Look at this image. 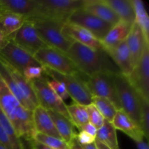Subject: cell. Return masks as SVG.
Wrapping results in <instances>:
<instances>
[{"instance_id": "cell-1", "label": "cell", "mask_w": 149, "mask_h": 149, "mask_svg": "<svg viewBox=\"0 0 149 149\" xmlns=\"http://www.w3.org/2000/svg\"><path fill=\"white\" fill-rule=\"evenodd\" d=\"M0 109L13 125L17 136L27 149L31 145L36 132L33 120V111L26 109L13 95L0 77Z\"/></svg>"}, {"instance_id": "cell-2", "label": "cell", "mask_w": 149, "mask_h": 149, "mask_svg": "<svg viewBox=\"0 0 149 149\" xmlns=\"http://www.w3.org/2000/svg\"><path fill=\"white\" fill-rule=\"evenodd\" d=\"M66 55L86 77L99 73L120 74L119 68L104 49L95 50L74 42Z\"/></svg>"}, {"instance_id": "cell-3", "label": "cell", "mask_w": 149, "mask_h": 149, "mask_svg": "<svg viewBox=\"0 0 149 149\" xmlns=\"http://www.w3.org/2000/svg\"><path fill=\"white\" fill-rule=\"evenodd\" d=\"M0 77L13 95L26 109L33 111L39 106L36 94L30 82L23 74L0 57Z\"/></svg>"}, {"instance_id": "cell-4", "label": "cell", "mask_w": 149, "mask_h": 149, "mask_svg": "<svg viewBox=\"0 0 149 149\" xmlns=\"http://www.w3.org/2000/svg\"><path fill=\"white\" fill-rule=\"evenodd\" d=\"M26 20L33 23L39 37L47 46L67 53L74 42L63 33L62 29L65 23L43 17H31Z\"/></svg>"}, {"instance_id": "cell-5", "label": "cell", "mask_w": 149, "mask_h": 149, "mask_svg": "<svg viewBox=\"0 0 149 149\" xmlns=\"http://www.w3.org/2000/svg\"><path fill=\"white\" fill-rule=\"evenodd\" d=\"M115 85L121 109L140 127L141 106L144 99L131 85L127 78L121 73L115 77Z\"/></svg>"}, {"instance_id": "cell-6", "label": "cell", "mask_w": 149, "mask_h": 149, "mask_svg": "<svg viewBox=\"0 0 149 149\" xmlns=\"http://www.w3.org/2000/svg\"><path fill=\"white\" fill-rule=\"evenodd\" d=\"M34 57L42 66L50 68L56 72L81 77L84 80L86 78V76L78 69L68 55L58 49L47 47L39 49Z\"/></svg>"}, {"instance_id": "cell-7", "label": "cell", "mask_w": 149, "mask_h": 149, "mask_svg": "<svg viewBox=\"0 0 149 149\" xmlns=\"http://www.w3.org/2000/svg\"><path fill=\"white\" fill-rule=\"evenodd\" d=\"M83 1L84 0H37V10L31 17H43L67 23L71 13L82 7Z\"/></svg>"}, {"instance_id": "cell-8", "label": "cell", "mask_w": 149, "mask_h": 149, "mask_svg": "<svg viewBox=\"0 0 149 149\" xmlns=\"http://www.w3.org/2000/svg\"><path fill=\"white\" fill-rule=\"evenodd\" d=\"M112 73H99L84 79L86 87L93 97H100L110 100L117 110H122Z\"/></svg>"}, {"instance_id": "cell-9", "label": "cell", "mask_w": 149, "mask_h": 149, "mask_svg": "<svg viewBox=\"0 0 149 149\" xmlns=\"http://www.w3.org/2000/svg\"><path fill=\"white\" fill-rule=\"evenodd\" d=\"M43 68L44 74L50 77V79L61 81L65 86L68 95L75 103L84 106L93 103V96L87 90L82 78L61 74L45 66H43Z\"/></svg>"}, {"instance_id": "cell-10", "label": "cell", "mask_w": 149, "mask_h": 149, "mask_svg": "<svg viewBox=\"0 0 149 149\" xmlns=\"http://www.w3.org/2000/svg\"><path fill=\"white\" fill-rule=\"evenodd\" d=\"M37 98L39 106L47 111H53L70 119L66 105L49 87L47 79L42 77L31 81ZM71 120V119H70Z\"/></svg>"}, {"instance_id": "cell-11", "label": "cell", "mask_w": 149, "mask_h": 149, "mask_svg": "<svg viewBox=\"0 0 149 149\" xmlns=\"http://www.w3.org/2000/svg\"><path fill=\"white\" fill-rule=\"evenodd\" d=\"M67 23L80 26L93 33L97 39L101 41L112 28L110 23L101 20L94 15L80 8L71 13Z\"/></svg>"}, {"instance_id": "cell-12", "label": "cell", "mask_w": 149, "mask_h": 149, "mask_svg": "<svg viewBox=\"0 0 149 149\" xmlns=\"http://www.w3.org/2000/svg\"><path fill=\"white\" fill-rule=\"evenodd\" d=\"M126 77L141 97L149 101V45L145 48L132 72Z\"/></svg>"}, {"instance_id": "cell-13", "label": "cell", "mask_w": 149, "mask_h": 149, "mask_svg": "<svg viewBox=\"0 0 149 149\" xmlns=\"http://www.w3.org/2000/svg\"><path fill=\"white\" fill-rule=\"evenodd\" d=\"M0 57L15 68L23 73L29 66H42L31 55L10 40L3 49H0Z\"/></svg>"}, {"instance_id": "cell-14", "label": "cell", "mask_w": 149, "mask_h": 149, "mask_svg": "<svg viewBox=\"0 0 149 149\" xmlns=\"http://www.w3.org/2000/svg\"><path fill=\"white\" fill-rule=\"evenodd\" d=\"M10 40L33 55L39 49L47 47L39 37L33 23L29 20H26Z\"/></svg>"}, {"instance_id": "cell-15", "label": "cell", "mask_w": 149, "mask_h": 149, "mask_svg": "<svg viewBox=\"0 0 149 149\" xmlns=\"http://www.w3.org/2000/svg\"><path fill=\"white\" fill-rule=\"evenodd\" d=\"M65 36L73 42H78L95 50L104 49L101 42L89 31L71 23H65L62 29Z\"/></svg>"}, {"instance_id": "cell-16", "label": "cell", "mask_w": 149, "mask_h": 149, "mask_svg": "<svg viewBox=\"0 0 149 149\" xmlns=\"http://www.w3.org/2000/svg\"><path fill=\"white\" fill-rule=\"evenodd\" d=\"M125 41L130 53L132 65L135 66L139 61L145 48L149 45V42L146 40L143 32L135 22L132 25Z\"/></svg>"}, {"instance_id": "cell-17", "label": "cell", "mask_w": 149, "mask_h": 149, "mask_svg": "<svg viewBox=\"0 0 149 149\" xmlns=\"http://www.w3.org/2000/svg\"><path fill=\"white\" fill-rule=\"evenodd\" d=\"M106 52L119 68L121 74L125 77H128L132 72L134 66L126 41H124L117 46Z\"/></svg>"}, {"instance_id": "cell-18", "label": "cell", "mask_w": 149, "mask_h": 149, "mask_svg": "<svg viewBox=\"0 0 149 149\" xmlns=\"http://www.w3.org/2000/svg\"><path fill=\"white\" fill-rule=\"evenodd\" d=\"M81 8L110 23L112 26L120 20L119 17L104 0H84Z\"/></svg>"}, {"instance_id": "cell-19", "label": "cell", "mask_w": 149, "mask_h": 149, "mask_svg": "<svg viewBox=\"0 0 149 149\" xmlns=\"http://www.w3.org/2000/svg\"><path fill=\"white\" fill-rule=\"evenodd\" d=\"M37 7V0H0L1 11L24 16L26 20L36 14Z\"/></svg>"}, {"instance_id": "cell-20", "label": "cell", "mask_w": 149, "mask_h": 149, "mask_svg": "<svg viewBox=\"0 0 149 149\" xmlns=\"http://www.w3.org/2000/svg\"><path fill=\"white\" fill-rule=\"evenodd\" d=\"M111 123L115 129L125 132L134 142L144 138L141 127L122 110L116 111Z\"/></svg>"}, {"instance_id": "cell-21", "label": "cell", "mask_w": 149, "mask_h": 149, "mask_svg": "<svg viewBox=\"0 0 149 149\" xmlns=\"http://www.w3.org/2000/svg\"><path fill=\"white\" fill-rule=\"evenodd\" d=\"M131 27L132 25L122 20L112 26L106 36L100 41L104 50H109L126 40Z\"/></svg>"}, {"instance_id": "cell-22", "label": "cell", "mask_w": 149, "mask_h": 149, "mask_svg": "<svg viewBox=\"0 0 149 149\" xmlns=\"http://www.w3.org/2000/svg\"><path fill=\"white\" fill-rule=\"evenodd\" d=\"M33 120L35 130L37 133L61 138L47 111L41 106H36L33 109Z\"/></svg>"}, {"instance_id": "cell-23", "label": "cell", "mask_w": 149, "mask_h": 149, "mask_svg": "<svg viewBox=\"0 0 149 149\" xmlns=\"http://www.w3.org/2000/svg\"><path fill=\"white\" fill-rule=\"evenodd\" d=\"M47 112L61 138L69 145L77 135L74 132V126L71 121L53 111H47Z\"/></svg>"}, {"instance_id": "cell-24", "label": "cell", "mask_w": 149, "mask_h": 149, "mask_svg": "<svg viewBox=\"0 0 149 149\" xmlns=\"http://www.w3.org/2000/svg\"><path fill=\"white\" fill-rule=\"evenodd\" d=\"M25 21L24 16L2 11L0 18V30L10 40Z\"/></svg>"}, {"instance_id": "cell-25", "label": "cell", "mask_w": 149, "mask_h": 149, "mask_svg": "<svg viewBox=\"0 0 149 149\" xmlns=\"http://www.w3.org/2000/svg\"><path fill=\"white\" fill-rule=\"evenodd\" d=\"M119 19L132 25L135 23V12L132 0H104Z\"/></svg>"}, {"instance_id": "cell-26", "label": "cell", "mask_w": 149, "mask_h": 149, "mask_svg": "<svg viewBox=\"0 0 149 149\" xmlns=\"http://www.w3.org/2000/svg\"><path fill=\"white\" fill-rule=\"evenodd\" d=\"M96 140L103 143L111 149H120L118 143L116 130L111 122L105 120L103 125L97 129Z\"/></svg>"}, {"instance_id": "cell-27", "label": "cell", "mask_w": 149, "mask_h": 149, "mask_svg": "<svg viewBox=\"0 0 149 149\" xmlns=\"http://www.w3.org/2000/svg\"><path fill=\"white\" fill-rule=\"evenodd\" d=\"M135 12V22L141 29L146 39L149 42V17L144 3L141 0H132Z\"/></svg>"}, {"instance_id": "cell-28", "label": "cell", "mask_w": 149, "mask_h": 149, "mask_svg": "<svg viewBox=\"0 0 149 149\" xmlns=\"http://www.w3.org/2000/svg\"><path fill=\"white\" fill-rule=\"evenodd\" d=\"M66 109L71 122L77 129L79 130L83 125L89 122L86 106L74 103L68 106L66 105Z\"/></svg>"}, {"instance_id": "cell-29", "label": "cell", "mask_w": 149, "mask_h": 149, "mask_svg": "<svg viewBox=\"0 0 149 149\" xmlns=\"http://www.w3.org/2000/svg\"><path fill=\"white\" fill-rule=\"evenodd\" d=\"M93 104L97 108L105 120L112 122L118 110L110 100L103 97H93Z\"/></svg>"}, {"instance_id": "cell-30", "label": "cell", "mask_w": 149, "mask_h": 149, "mask_svg": "<svg viewBox=\"0 0 149 149\" xmlns=\"http://www.w3.org/2000/svg\"><path fill=\"white\" fill-rule=\"evenodd\" d=\"M0 125L2 126L6 133L10 138L14 149H27L20 138L17 136L14 127L2 111L0 109Z\"/></svg>"}, {"instance_id": "cell-31", "label": "cell", "mask_w": 149, "mask_h": 149, "mask_svg": "<svg viewBox=\"0 0 149 149\" xmlns=\"http://www.w3.org/2000/svg\"><path fill=\"white\" fill-rule=\"evenodd\" d=\"M33 141L52 149H70L69 146L61 138H55L37 132L35 135Z\"/></svg>"}, {"instance_id": "cell-32", "label": "cell", "mask_w": 149, "mask_h": 149, "mask_svg": "<svg viewBox=\"0 0 149 149\" xmlns=\"http://www.w3.org/2000/svg\"><path fill=\"white\" fill-rule=\"evenodd\" d=\"M140 127L143 133V137L148 140L149 135V101L148 100H143L142 101Z\"/></svg>"}, {"instance_id": "cell-33", "label": "cell", "mask_w": 149, "mask_h": 149, "mask_svg": "<svg viewBox=\"0 0 149 149\" xmlns=\"http://www.w3.org/2000/svg\"><path fill=\"white\" fill-rule=\"evenodd\" d=\"M86 109L88 114L89 122L94 125L97 129H99L104 123L105 119L93 103L86 106Z\"/></svg>"}, {"instance_id": "cell-34", "label": "cell", "mask_w": 149, "mask_h": 149, "mask_svg": "<svg viewBox=\"0 0 149 149\" xmlns=\"http://www.w3.org/2000/svg\"><path fill=\"white\" fill-rule=\"evenodd\" d=\"M47 84L49 87L52 89V91L63 101L69 97L65 86L62 82L50 79H47Z\"/></svg>"}, {"instance_id": "cell-35", "label": "cell", "mask_w": 149, "mask_h": 149, "mask_svg": "<svg viewBox=\"0 0 149 149\" xmlns=\"http://www.w3.org/2000/svg\"><path fill=\"white\" fill-rule=\"evenodd\" d=\"M23 76L29 82L43 77V66H29L23 71Z\"/></svg>"}, {"instance_id": "cell-36", "label": "cell", "mask_w": 149, "mask_h": 149, "mask_svg": "<svg viewBox=\"0 0 149 149\" xmlns=\"http://www.w3.org/2000/svg\"><path fill=\"white\" fill-rule=\"evenodd\" d=\"M76 137H77L79 143L81 146L89 145V144L94 143L95 141V138L92 137L91 135H88L86 132H83V131H79V132L76 135Z\"/></svg>"}, {"instance_id": "cell-37", "label": "cell", "mask_w": 149, "mask_h": 149, "mask_svg": "<svg viewBox=\"0 0 149 149\" xmlns=\"http://www.w3.org/2000/svg\"><path fill=\"white\" fill-rule=\"evenodd\" d=\"M0 144L7 149H14L10 138L1 125H0Z\"/></svg>"}, {"instance_id": "cell-38", "label": "cell", "mask_w": 149, "mask_h": 149, "mask_svg": "<svg viewBox=\"0 0 149 149\" xmlns=\"http://www.w3.org/2000/svg\"><path fill=\"white\" fill-rule=\"evenodd\" d=\"M79 131H83V132H86V133H87L88 135H91L93 138H96L97 129L94 126V125H92L90 122H88V123L83 125V126L79 129Z\"/></svg>"}, {"instance_id": "cell-39", "label": "cell", "mask_w": 149, "mask_h": 149, "mask_svg": "<svg viewBox=\"0 0 149 149\" xmlns=\"http://www.w3.org/2000/svg\"><path fill=\"white\" fill-rule=\"evenodd\" d=\"M9 41H10V39H8L3 33V32L0 30V49H3L6 46V45L8 43Z\"/></svg>"}, {"instance_id": "cell-40", "label": "cell", "mask_w": 149, "mask_h": 149, "mask_svg": "<svg viewBox=\"0 0 149 149\" xmlns=\"http://www.w3.org/2000/svg\"><path fill=\"white\" fill-rule=\"evenodd\" d=\"M138 149H149L148 143L143 141V138L135 141Z\"/></svg>"}, {"instance_id": "cell-41", "label": "cell", "mask_w": 149, "mask_h": 149, "mask_svg": "<svg viewBox=\"0 0 149 149\" xmlns=\"http://www.w3.org/2000/svg\"><path fill=\"white\" fill-rule=\"evenodd\" d=\"M68 146H69L70 149H83L81 145H80L78 141H77V137L76 136L74 137V139L72 140V141L70 143Z\"/></svg>"}, {"instance_id": "cell-42", "label": "cell", "mask_w": 149, "mask_h": 149, "mask_svg": "<svg viewBox=\"0 0 149 149\" xmlns=\"http://www.w3.org/2000/svg\"><path fill=\"white\" fill-rule=\"evenodd\" d=\"M31 149H52L50 148H48V147L42 145V144L39 143H36L35 141H33V143L31 145Z\"/></svg>"}, {"instance_id": "cell-43", "label": "cell", "mask_w": 149, "mask_h": 149, "mask_svg": "<svg viewBox=\"0 0 149 149\" xmlns=\"http://www.w3.org/2000/svg\"><path fill=\"white\" fill-rule=\"evenodd\" d=\"M95 143L97 149H111L109 146H107L105 145L104 143L100 142V141H97V140H96V139H95Z\"/></svg>"}, {"instance_id": "cell-44", "label": "cell", "mask_w": 149, "mask_h": 149, "mask_svg": "<svg viewBox=\"0 0 149 149\" xmlns=\"http://www.w3.org/2000/svg\"><path fill=\"white\" fill-rule=\"evenodd\" d=\"M82 146L83 149H97L95 143V142L91 144H89V145H84V146Z\"/></svg>"}, {"instance_id": "cell-45", "label": "cell", "mask_w": 149, "mask_h": 149, "mask_svg": "<svg viewBox=\"0 0 149 149\" xmlns=\"http://www.w3.org/2000/svg\"><path fill=\"white\" fill-rule=\"evenodd\" d=\"M0 149H7V148H6L5 147L3 146L2 145H1V144H0Z\"/></svg>"}, {"instance_id": "cell-46", "label": "cell", "mask_w": 149, "mask_h": 149, "mask_svg": "<svg viewBox=\"0 0 149 149\" xmlns=\"http://www.w3.org/2000/svg\"><path fill=\"white\" fill-rule=\"evenodd\" d=\"M1 15H2V11H1V10H0V18H1Z\"/></svg>"}, {"instance_id": "cell-47", "label": "cell", "mask_w": 149, "mask_h": 149, "mask_svg": "<svg viewBox=\"0 0 149 149\" xmlns=\"http://www.w3.org/2000/svg\"><path fill=\"white\" fill-rule=\"evenodd\" d=\"M0 10H1V9H0Z\"/></svg>"}]
</instances>
